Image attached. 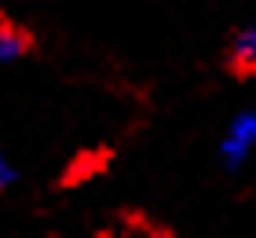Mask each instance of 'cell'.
Returning a JSON list of instances; mask_svg holds the SVG:
<instances>
[{"mask_svg":"<svg viewBox=\"0 0 256 238\" xmlns=\"http://www.w3.org/2000/svg\"><path fill=\"white\" fill-rule=\"evenodd\" d=\"M15 176H18V172H15V165L8 161V154H4V150H0V190H8L11 183H15Z\"/></svg>","mask_w":256,"mask_h":238,"instance_id":"obj_4","label":"cell"},{"mask_svg":"<svg viewBox=\"0 0 256 238\" xmlns=\"http://www.w3.org/2000/svg\"><path fill=\"white\" fill-rule=\"evenodd\" d=\"M230 66L238 70V74H252L256 70V22H249V26H242L234 37H230Z\"/></svg>","mask_w":256,"mask_h":238,"instance_id":"obj_2","label":"cell"},{"mask_svg":"<svg viewBox=\"0 0 256 238\" xmlns=\"http://www.w3.org/2000/svg\"><path fill=\"white\" fill-rule=\"evenodd\" d=\"M256 154V110H242L227 121V132L220 139V161L224 169H242Z\"/></svg>","mask_w":256,"mask_h":238,"instance_id":"obj_1","label":"cell"},{"mask_svg":"<svg viewBox=\"0 0 256 238\" xmlns=\"http://www.w3.org/2000/svg\"><path fill=\"white\" fill-rule=\"evenodd\" d=\"M30 52V33L18 26V22L0 19V63H15Z\"/></svg>","mask_w":256,"mask_h":238,"instance_id":"obj_3","label":"cell"}]
</instances>
